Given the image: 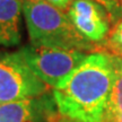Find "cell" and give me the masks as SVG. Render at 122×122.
I'll list each match as a JSON object with an SVG mask.
<instances>
[{"instance_id":"13","label":"cell","mask_w":122,"mask_h":122,"mask_svg":"<svg viewBox=\"0 0 122 122\" xmlns=\"http://www.w3.org/2000/svg\"><path fill=\"white\" fill-rule=\"evenodd\" d=\"M22 1H23V0H22Z\"/></svg>"},{"instance_id":"2","label":"cell","mask_w":122,"mask_h":122,"mask_svg":"<svg viewBox=\"0 0 122 122\" xmlns=\"http://www.w3.org/2000/svg\"><path fill=\"white\" fill-rule=\"evenodd\" d=\"M23 11L32 45L80 51L93 46L77 32L68 15L46 0H23Z\"/></svg>"},{"instance_id":"6","label":"cell","mask_w":122,"mask_h":122,"mask_svg":"<svg viewBox=\"0 0 122 122\" xmlns=\"http://www.w3.org/2000/svg\"><path fill=\"white\" fill-rule=\"evenodd\" d=\"M22 0H0V45L13 46L20 42Z\"/></svg>"},{"instance_id":"9","label":"cell","mask_w":122,"mask_h":122,"mask_svg":"<svg viewBox=\"0 0 122 122\" xmlns=\"http://www.w3.org/2000/svg\"><path fill=\"white\" fill-rule=\"evenodd\" d=\"M106 48L114 57L122 58V19L115 25L106 42Z\"/></svg>"},{"instance_id":"10","label":"cell","mask_w":122,"mask_h":122,"mask_svg":"<svg viewBox=\"0 0 122 122\" xmlns=\"http://www.w3.org/2000/svg\"><path fill=\"white\" fill-rule=\"evenodd\" d=\"M95 1L104 6L110 15V18H114L113 16L122 15V0H95Z\"/></svg>"},{"instance_id":"8","label":"cell","mask_w":122,"mask_h":122,"mask_svg":"<svg viewBox=\"0 0 122 122\" xmlns=\"http://www.w3.org/2000/svg\"><path fill=\"white\" fill-rule=\"evenodd\" d=\"M113 63L114 79L105 117L122 112V58L113 57Z\"/></svg>"},{"instance_id":"11","label":"cell","mask_w":122,"mask_h":122,"mask_svg":"<svg viewBox=\"0 0 122 122\" xmlns=\"http://www.w3.org/2000/svg\"><path fill=\"white\" fill-rule=\"evenodd\" d=\"M46 1L50 2L51 5H53V6L58 7L61 10H65L68 7H70V5L72 4L74 0H46Z\"/></svg>"},{"instance_id":"1","label":"cell","mask_w":122,"mask_h":122,"mask_svg":"<svg viewBox=\"0 0 122 122\" xmlns=\"http://www.w3.org/2000/svg\"><path fill=\"white\" fill-rule=\"evenodd\" d=\"M113 79V56L88 54L53 89L59 112L72 122H103Z\"/></svg>"},{"instance_id":"4","label":"cell","mask_w":122,"mask_h":122,"mask_svg":"<svg viewBox=\"0 0 122 122\" xmlns=\"http://www.w3.org/2000/svg\"><path fill=\"white\" fill-rule=\"evenodd\" d=\"M48 85L30 70L20 51L0 52V104L39 97Z\"/></svg>"},{"instance_id":"7","label":"cell","mask_w":122,"mask_h":122,"mask_svg":"<svg viewBox=\"0 0 122 122\" xmlns=\"http://www.w3.org/2000/svg\"><path fill=\"white\" fill-rule=\"evenodd\" d=\"M43 107L35 97L0 104V122H39Z\"/></svg>"},{"instance_id":"5","label":"cell","mask_w":122,"mask_h":122,"mask_svg":"<svg viewBox=\"0 0 122 122\" xmlns=\"http://www.w3.org/2000/svg\"><path fill=\"white\" fill-rule=\"evenodd\" d=\"M68 17L79 34L89 42H101L110 32V15L95 0H74Z\"/></svg>"},{"instance_id":"3","label":"cell","mask_w":122,"mask_h":122,"mask_svg":"<svg viewBox=\"0 0 122 122\" xmlns=\"http://www.w3.org/2000/svg\"><path fill=\"white\" fill-rule=\"evenodd\" d=\"M30 70L45 85L56 88L87 57L84 51L28 45L19 50Z\"/></svg>"},{"instance_id":"12","label":"cell","mask_w":122,"mask_h":122,"mask_svg":"<svg viewBox=\"0 0 122 122\" xmlns=\"http://www.w3.org/2000/svg\"><path fill=\"white\" fill-rule=\"evenodd\" d=\"M103 122H122V112L105 117Z\"/></svg>"}]
</instances>
